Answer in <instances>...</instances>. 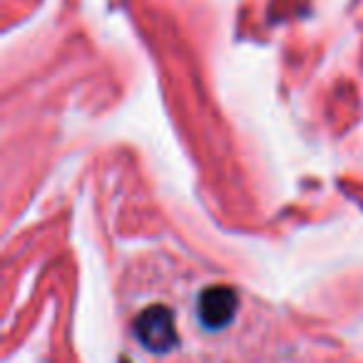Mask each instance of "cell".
I'll return each mask as SVG.
<instances>
[{
  "label": "cell",
  "mask_w": 363,
  "mask_h": 363,
  "mask_svg": "<svg viewBox=\"0 0 363 363\" xmlns=\"http://www.w3.org/2000/svg\"><path fill=\"white\" fill-rule=\"evenodd\" d=\"M135 333L140 343L152 353H167L179 343V333L174 326V313L167 306H147L137 316Z\"/></svg>",
  "instance_id": "obj_1"
},
{
  "label": "cell",
  "mask_w": 363,
  "mask_h": 363,
  "mask_svg": "<svg viewBox=\"0 0 363 363\" xmlns=\"http://www.w3.org/2000/svg\"><path fill=\"white\" fill-rule=\"evenodd\" d=\"M237 306H239V296L232 286H207L199 294L197 301V316L199 323L209 331H217V328L232 323V318L237 316Z\"/></svg>",
  "instance_id": "obj_2"
},
{
  "label": "cell",
  "mask_w": 363,
  "mask_h": 363,
  "mask_svg": "<svg viewBox=\"0 0 363 363\" xmlns=\"http://www.w3.org/2000/svg\"><path fill=\"white\" fill-rule=\"evenodd\" d=\"M122 363H127V361H122Z\"/></svg>",
  "instance_id": "obj_3"
}]
</instances>
